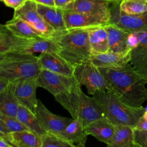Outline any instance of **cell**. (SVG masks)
<instances>
[{
    "label": "cell",
    "mask_w": 147,
    "mask_h": 147,
    "mask_svg": "<svg viewBox=\"0 0 147 147\" xmlns=\"http://www.w3.org/2000/svg\"><path fill=\"white\" fill-rule=\"evenodd\" d=\"M98 68L107 80L110 90L122 102L133 107H143V103L147 100V81L130 63L118 69Z\"/></svg>",
    "instance_id": "6da1fadb"
},
{
    "label": "cell",
    "mask_w": 147,
    "mask_h": 147,
    "mask_svg": "<svg viewBox=\"0 0 147 147\" xmlns=\"http://www.w3.org/2000/svg\"><path fill=\"white\" fill-rule=\"evenodd\" d=\"M54 97L74 119H80L85 127L92 121L105 117L100 103L94 97L85 94L80 85Z\"/></svg>",
    "instance_id": "7a4b0ae2"
},
{
    "label": "cell",
    "mask_w": 147,
    "mask_h": 147,
    "mask_svg": "<svg viewBox=\"0 0 147 147\" xmlns=\"http://www.w3.org/2000/svg\"><path fill=\"white\" fill-rule=\"evenodd\" d=\"M91 29L67 30L53 37L59 48L57 53L74 67L90 60L92 55L89 40Z\"/></svg>",
    "instance_id": "3957f363"
},
{
    "label": "cell",
    "mask_w": 147,
    "mask_h": 147,
    "mask_svg": "<svg viewBox=\"0 0 147 147\" xmlns=\"http://www.w3.org/2000/svg\"><path fill=\"white\" fill-rule=\"evenodd\" d=\"M92 96L102 105L105 117L115 126L134 128L145 110L144 107L136 108L127 105L110 90L98 91Z\"/></svg>",
    "instance_id": "277c9868"
},
{
    "label": "cell",
    "mask_w": 147,
    "mask_h": 147,
    "mask_svg": "<svg viewBox=\"0 0 147 147\" xmlns=\"http://www.w3.org/2000/svg\"><path fill=\"white\" fill-rule=\"evenodd\" d=\"M58 46L53 38H26L17 36L5 25L0 26V53L18 52L33 54L48 52H57Z\"/></svg>",
    "instance_id": "5b68a950"
},
{
    "label": "cell",
    "mask_w": 147,
    "mask_h": 147,
    "mask_svg": "<svg viewBox=\"0 0 147 147\" xmlns=\"http://www.w3.org/2000/svg\"><path fill=\"white\" fill-rule=\"evenodd\" d=\"M41 70L38 56L30 53H0V76L12 82L21 78H37Z\"/></svg>",
    "instance_id": "8992f818"
},
{
    "label": "cell",
    "mask_w": 147,
    "mask_h": 147,
    "mask_svg": "<svg viewBox=\"0 0 147 147\" xmlns=\"http://www.w3.org/2000/svg\"><path fill=\"white\" fill-rule=\"evenodd\" d=\"M74 76L80 86H84L88 94L98 91L110 90L109 85L99 68L90 60L74 67Z\"/></svg>",
    "instance_id": "52a82bcc"
},
{
    "label": "cell",
    "mask_w": 147,
    "mask_h": 147,
    "mask_svg": "<svg viewBox=\"0 0 147 147\" xmlns=\"http://www.w3.org/2000/svg\"><path fill=\"white\" fill-rule=\"evenodd\" d=\"M37 82L38 87L45 88L54 96L70 91L80 85L74 76H68L47 69L41 70L37 77Z\"/></svg>",
    "instance_id": "ba28073f"
},
{
    "label": "cell",
    "mask_w": 147,
    "mask_h": 147,
    "mask_svg": "<svg viewBox=\"0 0 147 147\" xmlns=\"http://www.w3.org/2000/svg\"><path fill=\"white\" fill-rule=\"evenodd\" d=\"M13 17L25 21L44 37L53 38L57 35L53 29L38 13L37 3L32 0H26L23 5L15 10Z\"/></svg>",
    "instance_id": "9c48e42d"
},
{
    "label": "cell",
    "mask_w": 147,
    "mask_h": 147,
    "mask_svg": "<svg viewBox=\"0 0 147 147\" xmlns=\"http://www.w3.org/2000/svg\"><path fill=\"white\" fill-rule=\"evenodd\" d=\"M10 89L20 105L35 113L38 99L36 91L38 87L37 78H21L11 82Z\"/></svg>",
    "instance_id": "30bf717a"
},
{
    "label": "cell",
    "mask_w": 147,
    "mask_h": 147,
    "mask_svg": "<svg viewBox=\"0 0 147 147\" xmlns=\"http://www.w3.org/2000/svg\"><path fill=\"white\" fill-rule=\"evenodd\" d=\"M110 22L129 33L147 30V12L138 15L127 14L121 10L119 4L111 3Z\"/></svg>",
    "instance_id": "8fae6325"
},
{
    "label": "cell",
    "mask_w": 147,
    "mask_h": 147,
    "mask_svg": "<svg viewBox=\"0 0 147 147\" xmlns=\"http://www.w3.org/2000/svg\"><path fill=\"white\" fill-rule=\"evenodd\" d=\"M34 114L40 126L47 133L59 136L73 120L52 113L40 99H38Z\"/></svg>",
    "instance_id": "7c38bea8"
},
{
    "label": "cell",
    "mask_w": 147,
    "mask_h": 147,
    "mask_svg": "<svg viewBox=\"0 0 147 147\" xmlns=\"http://www.w3.org/2000/svg\"><path fill=\"white\" fill-rule=\"evenodd\" d=\"M67 11L85 14L109 23L111 3L105 0H75Z\"/></svg>",
    "instance_id": "4fadbf2b"
},
{
    "label": "cell",
    "mask_w": 147,
    "mask_h": 147,
    "mask_svg": "<svg viewBox=\"0 0 147 147\" xmlns=\"http://www.w3.org/2000/svg\"><path fill=\"white\" fill-rule=\"evenodd\" d=\"M41 69L62 74L68 76H74V67L60 56L57 52H42L38 56Z\"/></svg>",
    "instance_id": "5bb4252c"
},
{
    "label": "cell",
    "mask_w": 147,
    "mask_h": 147,
    "mask_svg": "<svg viewBox=\"0 0 147 147\" xmlns=\"http://www.w3.org/2000/svg\"><path fill=\"white\" fill-rule=\"evenodd\" d=\"M131 51L120 53L107 52L92 55L90 61L98 68L118 69L130 63Z\"/></svg>",
    "instance_id": "9a60e30c"
},
{
    "label": "cell",
    "mask_w": 147,
    "mask_h": 147,
    "mask_svg": "<svg viewBox=\"0 0 147 147\" xmlns=\"http://www.w3.org/2000/svg\"><path fill=\"white\" fill-rule=\"evenodd\" d=\"M64 20L67 30L95 28L105 26L108 24L95 17L70 11H65Z\"/></svg>",
    "instance_id": "2e32d148"
},
{
    "label": "cell",
    "mask_w": 147,
    "mask_h": 147,
    "mask_svg": "<svg viewBox=\"0 0 147 147\" xmlns=\"http://www.w3.org/2000/svg\"><path fill=\"white\" fill-rule=\"evenodd\" d=\"M117 126L111 123L106 117L95 119L86 126L88 135L107 145L111 141L116 130Z\"/></svg>",
    "instance_id": "e0dca14e"
},
{
    "label": "cell",
    "mask_w": 147,
    "mask_h": 147,
    "mask_svg": "<svg viewBox=\"0 0 147 147\" xmlns=\"http://www.w3.org/2000/svg\"><path fill=\"white\" fill-rule=\"evenodd\" d=\"M37 10L57 35L67 30L64 20L65 11L56 7L37 4Z\"/></svg>",
    "instance_id": "ac0fdd59"
},
{
    "label": "cell",
    "mask_w": 147,
    "mask_h": 147,
    "mask_svg": "<svg viewBox=\"0 0 147 147\" xmlns=\"http://www.w3.org/2000/svg\"><path fill=\"white\" fill-rule=\"evenodd\" d=\"M107 32L109 51L113 52H125L131 51L129 49L127 40L129 33L121 29L112 23H108L105 26Z\"/></svg>",
    "instance_id": "d6986e66"
},
{
    "label": "cell",
    "mask_w": 147,
    "mask_h": 147,
    "mask_svg": "<svg viewBox=\"0 0 147 147\" xmlns=\"http://www.w3.org/2000/svg\"><path fill=\"white\" fill-rule=\"evenodd\" d=\"M77 147H84L88 136L86 127L79 119H74L60 135Z\"/></svg>",
    "instance_id": "ffe728a7"
},
{
    "label": "cell",
    "mask_w": 147,
    "mask_h": 147,
    "mask_svg": "<svg viewBox=\"0 0 147 147\" xmlns=\"http://www.w3.org/2000/svg\"><path fill=\"white\" fill-rule=\"evenodd\" d=\"M130 63L147 81V33L137 46L131 50Z\"/></svg>",
    "instance_id": "44dd1931"
},
{
    "label": "cell",
    "mask_w": 147,
    "mask_h": 147,
    "mask_svg": "<svg viewBox=\"0 0 147 147\" xmlns=\"http://www.w3.org/2000/svg\"><path fill=\"white\" fill-rule=\"evenodd\" d=\"M105 26L92 28L89 31V40L92 55L109 51L107 32Z\"/></svg>",
    "instance_id": "7402d4cb"
},
{
    "label": "cell",
    "mask_w": 147,
    "mask_h": 147,
    "mask_svg": "<svg viewBox=\"0 0 147 147\" xmlns=\"http://www.w3.org/2000/svg\"><path fill=\"white\" fill-rule=\"evenodd\" d=\"M108 147H140L134 141L133 128L129 126H117L115 132Z\"/></svg>",
    "instance_id": "603a6c76"
},
{
    "label": "cell",
    "mask_w": 147,
    "mask_h": 147,
    "mask_svg": "<svg viewBox=\"0 0 147 147\" xmlns=\"http://www.w3.org/2000/svg\"><path fill=\"white\" fill-rule=\"evenodd\" d=\"M13 147H41V137L29 130L10 133Z\"/></svg>",
    "instance_id": "cb8c5ba5"
},
{
    "label": "cell",
    "mask_w": 147,
    "mask_h": 147,
    "mask_svg": "<svg viewBox=\"0 0 147 147\" xmlns=\"http://www.w3.org/2000/svg\"><path fill=\"white\" fill-rule=\"evenodd\" d=\"M5 25L13 33L21 37L26 38L44 37L29 24L19 18L13 17L12 19L5 24Z\"/></svg>",
    "instance_id": "d4e9b609"
},
{
    "label": "cell",
    "mask_w": 147,
    "mask_h": 147,
    "mask_svg": "<svg viewBox=\"0 0 147 147\" xmlns=\"http://www.w3.org/2000/svg\"><path fill=\"white\" fill-rule=\"evenodd\" d=\"M16 117L28 130L39 136L47 133L40 126L34 113L24 106L20 105Z\"/></svg>",
    "instance_id": "484cf974"
},
{
    "label": "cell",
    "mask_w": 147,
    "mask_h": 147,
    "mask_svg": "<svg viewBox=\"0 0 147 147\" xmlns=\"http://www.w3.org/2000/svg\"><path fill=\"white\" fill-rule=\"evenodd\" d=\"M20 103L13 95L10 87L0 92V113L16 117Z\"/></svg>",
    "instance_id": "4316f807"
},
{
    "label": "cell",
    "mask_w": 147,
    "mask_h": 147,
    "mask_svg": "<svg viewBox=\"0 0 147 147\" xmlns=\"http://www.w3.org/2000/svg\"><path fill=\"white\" fill-rule=\"evenodd\" d=\"M41 147H77L59 135L47 133L41 136Z\"/></svg>",
    "instance_id": "83f0119b"
},
{
    "label": "cell",
    "mask_w": 147,
    "mask_h": 147,
    "mask_svg": "<svg viewBox=\"0 0 147 147\" xmlns=\"http://www.w3.org/2000/svg\"><path fill=\"white\" fill-rule=\"evenodd\" d=\"M119 8L127 14L138 15L147 12V3L133 0H123L119 4Z\"/></svg>",
    "instance_id": "f1b7e54d"
},
{
    "label": "cell",
    "mask_w": 147,
    "mask_h": 147,
    "mask_svg": "<svg viewBox=\"0 0 147 147\" xmlns=\"http://www.w3.org/2000/svg\"><path fill=\"white\" fill-rule=\"evenodd\" d=\"M0 123L5 126L10 132H17L28 130L17 118L0 113Z\"/></svg>",
    "instance_id": "f546056e"
},
{
    "label": "cell",
    "mask_w": 147,
    "mask_h": 147,
    "mask_svg": "<svg viewBox=\"0 0 147 147\" xmlns=\"http://www.w3.org/2000/svg\"><path fill=\"white\" fill-rule=\"evenodd\" d=\"M135 142L140 147H147V131L133 128Z\"/></svg>",
    "instance_id": "4dcf8cb0"
},
{
    "label": "cell",
    "mask_w": 147,
    "mask_h": 147,
    "mask_svg": "<svg viewBox=\"0 0 147 147\" xmlns=\"http://www.w3.org/2000/svg\"><path fill=\"white\" fill-rule=\"evenodd\" d=\"M75 0H54L55 7L67 11Z\"/></svg>",
    "instance_id": "1f68e13d"
},
{
    "label": "cell",
    "mask_w": 147,
    "mask_h": 147,
    "mask_svg": "<svg viewBox=\"0 0 147 147\" xmlns=\"http://www.w3.org/2000/svg\"><path fill=\"white\" fill-rule=\"evenodd\" d=\"M26 0H3L2 2L6 6L13 9L14 10L20 8Z\"/></svg>",
    "instance_id": "d6a6232c"
},
{
    "label": "cell",
    "mask_w": 147,
    "mask_h": 147,
    "mask_svg": "<svg viewBox=\"0 0 147 147\" xmlns=\"http://www.w3.org/2000/svg\"><path fill=\"white\" fill-rule=\"evenodd\" d=\"M11 82L8 79L0 76V92L4 91L6 89H7L10 84Z\"/></svg>",
    "instance_id": "836d02e7"
},
{
    "label": "cell",
    "mask_w": 147,
    "mask_h": 147,
    "mask_svg": "<svg viewBox=\"0 0 147 147\" xmlns=\"http://www.w3.org/2000/svg\"><path fill=\"white\" fill-rule=\"evenodd\" d=\"M134 128L138 130L147 131V121L145 120L142 117H141Z\"/></svg>",
    "instance_id": "e575fe53"
},
{
    "label": "cell",
    "mask_w": 147,
    "mask_h": 147,
    "mask_svg": "<svg viewBox=\"0 0 147 147\" xmlns=\"http://www.w3.org/2000/svg\"><path fill=\"white\" fill-rule=\"evenodd\" d=\"M32 1L36 2L37 4L55 7L54 0H32Z\"/></svg>",
    "instance_id": "d590c367"
},
{
    "label": "cell",
    "mask_w": 147,
    "mask_h": 147,
    "mask_svg": "<svg viewBox=\"0 0 147 147\" xmlns=\"http://www.w3.org/2000/svg\"><path fill=\"white\" fill-rule=\"evenodd\" d=\"M105 1H107L110 2L111 3H113V4H120L121 2L123 1V0H105Z\"/></svg>",
    "instance_id": "8d00e7d4"
},
{
    "label": "cell",
    "mask_w": 147,
    "mask_h": 147,
    "mask_svg": "<svg viewBox=\"0 0 147 147\" xmlns=\"http://www.w3.org/2000/svg\"><path fill=\"white\" fill-rule=\"evenodd\" d=\"M142 117L146 121H147V106L145 107V112L144 113Z\"/></svg>",
    "instance_id": "74e56055"
},
{
    "label": "cell",
    "mask_w": 147,
    "mask_h": 147,
    "mask_svg": "<svg viewBox=\"0 0 147 147\" xmlns=\"http://www.w3.org/2000/svg\"><path fill=\"white\" fill-rule=\"evenodd\" d=\"M133 1H136L142 2H144V3H147V0H133Z\"/></svg>",
    "instance_id": "f35d334b"
},
{
    "label": "cell",
    "mask_w": 147,
    "mask_h": 147,
    "mask_svg": "<svg viewBox=\"0 0 147 147\" xmlns=\"http://www.w3.org/2000/svg\"><path fill=\"white\" fill-rule=\"evenodd\" d=\"M84 147H85V146H84ZM106 147H108V146H107H107H106Z\"/></svg>",
    "instance_id": "ab89813d"
},
{
    "label": "cell",
    "mask_w": 147,
    "mask_h": 147,
    "mask_svg": "<svg viewBox=\"0 0 147 147\" xmlns=\"http://www.w3.org/2000/svg\"><path fill=\"white\" fill-rule=\"evenodd\" d=\"M1 1H3V0H1Z\"/></svg>",
    "instance_id": "60d3db41"
}]
</instances>
